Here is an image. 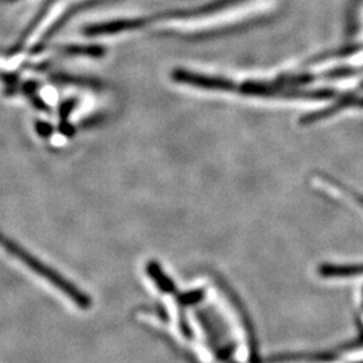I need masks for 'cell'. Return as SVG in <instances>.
I'll return each mask as SVG.
<instances>
[{
	"label": "cell",
	"instance_id": "cell-3",
	"mask_svg": "<svg viewBox=\"0 0 363 363\" xmlns=\"http://www.w3.org/2000/svg\"><path fill=\"white\" fill-rule=\"evenodd\" d=\"M205 296L203 289H194L190 292H183L178 295V301L183 306H193L195 303H199Z\"/></svg>",
	"mask_w": 363,
	"mask_h": 363
},
{
	"label": "cell",
	"instance_id": "cell-1",
	"mask_svg": "<svg viewBox=\"0 0 363 363\" xmlns=\"http://www.w3.org/2000/svg\"><path fill=\"white\" fill-rule=\"evenodd\" d=\"M0 247H3L4 250H7L15 259L23 262L33 272L37 273L40 277H43L46 281H49L50 284L55 286L57 289H60L66 298H70L77 306L78 308H81V310H89L91 308V298L85 292H82V289H79L77 286H74L70 280H67L61 273L54 271L46 264L39 261L37 257L30 255L26 249H23L21 245H18L16 242H13L11 238H9L6 234H3L1 232H0Z\"/></svg>",
	"mask_w": 363,
	"mask_h": 363
},
{
	"label": "cell",
	"instance_id": "cell-4",
	"mask_svg": "<svg viewBox=\"0 0 363 363\" xmlns=\"http://www.w3.org/2000/svg\"><path fill=\"white\" fill-rule=\"evenodd\" d=\"M37 128H38V132L42 136H49V135L52 133V127L48 125V124L38 123V124H37Z\"/></svg>",
	"mask_w": 363,
	"mask_h": 363
},
{
	"label": "cell",
	"instance_id": "cell-2",
	"mask_svg": "<svg viewBox=\"0 0 363 363\" xmlns=\"http://www.w3.org/2000/svg\"><path fill=\"white\" fill-rule=\"evenodd\" d=\"M147 273L150 274V277L155 281L156 286H159V289L163 294H175L177 288L175 284L172 283V280L169 279L166 273L163 272L162 267L156 262V261H150L147 264Z\"/></svg>",
	"mask_w": 363,
	"mask_h": 363
}]
</instances>
